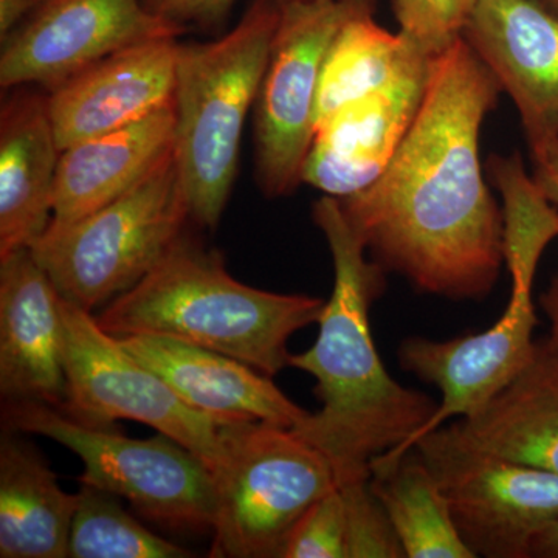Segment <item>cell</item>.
<instances>
[{
  "mask_svg": "<svg viewBox=\"0 0 558 558\" xmlns=\"http://www.w3.org/2000/svg\"><path fill=\"white\" fill-rule=\"evenodd\" d=\"M501 87L462 36L433 57L409 134L369 189L339 199L371 258L417 292L490 295L502 264V209L481 163V130Z\"/></svg>",
  "mask_w": 558,
  "mask_h": 558,
  "instance_id": "obj_1",
  "label": "cell"
},
{
  "mask_svg": "<svg viewBox=\"0 0 558 558\" xmlns=\"http://www.w3.org/2000/svg\"><path fill=\"white\" fill-rule=\"evenodd\" d=\"M333 260V289L307 351L289 366L311 374L322 402L293 432L328 459L339 487L368 483L371 461L399 449L427 425L439 403L389 376L371 330L369 311L385 289L384 267L368 259L365 242L339 199L323 196L312 209Z\"/></svg>",
  "mask_w": 558,
  "mask_h": 558,
  "instance_id": "obj_2",
  "label": "cell"
},
{
  "mask_svg": "<svg viewBox=\"0 0 558 558\" xmlns=\"http://www.w3.org/2000/svg\"><path fill=\"white\" fill-rule=\"evenodd\" d=\"M325 303L250 288L231 277L219 252L182 233L142 281L95 318L116 337H172L275 377L289 366L290 337L317 323Z\"/></svg>",
  "mask_w": 558,
  "mask_h": 558,
  "instance_id": "obj_3",
  "label": "cell"
},
{
  "mask_svg": "<svg viewBox=\"0 0 558 558\" xmlns=\"http://www.w3.org/2000/svg\"><path fill=\"white\" fill-rule=\"evenodd\" d=\"M278 21L277 0H253L219 39L179 44L174 150L190 220L202 229L215 230L229 204Z\"/></svg>",
  "mask_w": 558,
  "mask_h": 558,
  "instance_id": "obj_4",
  "label": "cell"
},
{
  "mask_svg": "<svg viewBox=\"0 0 558 558\" xmlns=\"http://www.w3.org/2000/svg\"><path fill=\"white\" fill-rule=\"evenodd\" d=\"M189 199L175 150L119 199L50 223L31 250L62 299L92 312L142 281L183 233Z\"/></svg>",
  "mask_w": 558,
  "mask_h": 558,
  "instance_id": "obj_5",
  "label": "cell"
},
{
  "mask_svg": "<svg viewBox=\"0 0 558 558\" xmlns=\"http://www.w3.org/2000/svg\"><path fill=\"white\" fill-rule=\"evenodd\" d=\"M226 457L213 472L216 517L209 557L281 558L312 505L339 488L322 451L292 428L220 422Z\"/></svg>",
  "mask_w": 558,
  "mask_h": 558,
  "instance_id": "obj_6",
  "label": "cell"
},
{
  "mask_svg": "<svg viewBox=\"0 0 558 558\" xmlns=\"http://www.w3.org/2000/svg\"><path fill=\"white\" fill-rule=\"evenodd\" d=\"M7 429L44 436L83 461L80 484L126 499L140 517L174 532H213L211 470L182 444L159 433L132 439L113 427H92L46 403L5 402Z\"/></svg>",
  "mask_w": 558,
  "mask_h": 558,
  "instance_id": "obj_7",
  "label": "cell"
},
{
  "mask_svg": "<svg viewBox=\"0 0 558 558\" xmlns=\"http://www.w3.org/2000/svg\"><path fill=\"white\" fill-rule=\"evenodd\" d=\"M279 21L255 110V175L267 197L301 185L315 131L326 54L341 28L376 0H278Z\"/></svg>",
  "mask_w": 558,
  "mask_h": 558,
  "instance_id": "obj_8",
  "label": "cell"
},
{
  "mask_svg": "<svg viewBox=\"0 0 558 558\" xmlns=\"http://www.w3.org/2000/svg\"><path fill=\"white\" fill-rule=\"evenodd\" d=\"M65 403L61 411L81 424L113 427L135 421L182 444L211 473L226 457L220 421L193 409L159 374L138 362L106 332L92 312L61 296Z\"/></svg>",
  "mask_w": 558,
  "mask_h": 558,
  "instance_id": "obj_9",
  "label": "cell"
},
{
  "mask_svg": "<svg viewBox=\"0 0 558 558\" xmlns=\"http://www.w3.org/2000/svg\"><path fill=\"white\" fill-rule=\"evenodd\" d=\"M502 258L510 275V299L490 328L458 339L410 337L400 343L402 369L435 385L442 400L424 428L399 449L373 459L371 468L391 465L449 418L468 417L483 409L534 355L538 318L532 292L542 255L524 247H506Z\"/></svg>",
  "mask_w": 558,
  "mask_h": 558,
  "instance_id": "obj_10",
  "label": "cell"
},
{
  "mask_svg": "<svg viewBox=\"0 0 558 558\" xmlns=\"http://www.w3.org/2000/svg\"><path fill=\"white\" fill-rule=\"evenodd\" d=\"M413 449L435 473L459 534L475 557L529 558L558 520V475L458 446L439 429Z\"/></svg>",
  "mask_w": 558,
  "mask_h": 558,
  "instance_id": "obj_11",
  "label": "cell"
},
{
  "mask_svg": "<svg viewBox=\"0 0 558 558\" xmlns=\"http://www.w3.org/2000/svg\"><path fill=\"white\" fill-rule=\"evenodd\" d=\"M185 32L143 0H46L2 39L0 86L50 92L117 51Z\"/></svg>",
  "mask_w": 558,
  "mask_h": 558,
  "instance_id": "obj_12",
  "label": "cell"
},
{
  "mask_svg": "<svg viewBox=\"0 0 558 558\" xmlns=\"http://www.w3.org/2000/svg\"><path fill=\"white\" fill-rule=\"evenodd\" d=\"M462 38L519 110L531 150L558 140V16L538 0H478Z\"/></svg>",
  "mask_w": 558,
  "mask_h": 558,
  "instance_id": "obj_13",
  "label": "cell"
},
{
  "mask_svg": "<svg viewBox=\"0 0 558 558\" xmlns=\"http://www.w3.org/2000/svg\"><path fill=\"white\" fill-rule=\"evenodd\" d=\"M179 38L138 44L47 92L61 150L146 119L174 101Z\"/></svg>",
  "mask_w": 558,
  "mask_h": 558,
  "instance_id": "obj_14",
  "label": "cell"
},
{
  "mask_svg": "<svg viewBox=\"0 0 558 558\" xmlns=\"http://www.w3.org/2000/svg\"><path fill=\"white\" fill-rule=\"evenodd\" d=\"M429 65L349 102L319 124L301 182L336 199L369 189L387 171L416 119Z\"/></svg>",
  "mask_w": 558,
  "mask_h": 558,
  "instance_id": "obj_15",
  "label": "cell"
},
{
  "mask_svg": "<svg viewBox=\"0 0 558 558\" xmlns=\"http://www.w3.org/2000/svg\"><path fill=\"white\" fill-rule=\"evenodd\" d=\"M0 395L65 403L61 293L31 248L0 258Z\"/></svg>",
  "mask_w": 558,
  "mask_h": 558,
  "instance_id": "obj_16",
  "label": "cell"
},
{
  "mask_svg": "<svg viewBox=\"0 0 558 558\" xmlns=\"http://www.w3.org/2000/svg\"><path fill=\"white\" fill-rule=\"evenodd\" d=\"M119 340L183 402L220 422L263 421L293 428L310 414L271 377L230 355L154 333H131Z\"/></svg>",
  "mask_w": 558,
  "mask_h": 558,
  "instance_id": "obj_17",
  "label": "cell"
},
{
  "mask_svg": "<svg viewBox=\"0 0 558 558\" xmlns=\"http://www.w3.org/2000/svg\"><path fill=\"white\" fill-rule=\"evenodd\" d=\"M7 92L0 109V258L31 248L49 229L61 157L47 92Z\"/></svg>",
  "mask_w": 558,
  "mask_h": 558,
  "instance_id": "obj_18",
  "label": "cell"
},
{
  "mask_svg": "<svg viewBox=\"0 0 558 558\" xmlns=\"http://www.w3.org/2000/svg\"><path fill=\"white\" fill-rule=\"evenodd\" d=\"M468 449L558 475V348L537 341L527 365L483 409L438 428Z\"/></svg>",
  "mask_w": 558,
  "mask_h": 558,
  "instance_id": "obj_19",
  "label": "cell"
},
{
  "mask_svg": "<svg viewBox=\"0 0 558 558\" xmlns=\"http://www.w3.org/2000/svg\"><path fill=\"white\" fill-rule=\"evenodd\" d=\"M175 146L174 101L61 150L50 223L75 222L142 182Z\"/></svg>",
  "mask_w": 558,
  "mask_h": 558,
  "instance_id": "obj_20",
  "label": "cell"
},
{
  "mask_svg": "<svg viewBox=\"0 0 558 558\" xmlns=\"http://www.w3.org/2000/svg\"><path fill=\"white\" fill-rule=\"evenodd\" d=\"M76 494L16 432L0 440V557L65 558Z\"/></svg>",
  "mask_w": 558,
  "mask_h": 558,
  "instance_id": "obj_21",
  "label": "cell"
},
{
  "mask_svg": "<svg viewBox=\"0 0 558 558\" xmlns=\"http://www.w3.org/2000/svg\"><path fill=\"white\" fill-rule=\"evenodd\" d=\"M432 60L402 33L377 24L374 13L352 17L333 39L323 64L315 130L349 102L398 83Z\"/></svg>",
  "mask_w": 558,
  "mask_h": 558,
  "instance_id": "obj_22",
  "label": "cell"
},
{
  "mask_svg": "<svg viewBox=\"0 0 558 558\" xmlns=\"http://www.w3.org/2000/svg\"><path fill=\"white\" fill-rule=\"evenodd\" d=\"M374 492L407 558H476L459 534L450 506L421 451L387 468H371Z\"/></svg>",
  "mask_w": 558,
  "mask_h": 558,
  "instance_id": "obj_23",
  "label": "cell"
},
{
  "mask_svg": "<svg viewBox=\"0 0 558 558\" xmlns=\"http://www.w3.org/2000/svg\"><path fill=\"white\" fill-rule=\"evenodd\" d=\"M70 558H186L191 550L143 526L109 492L81 484L70 527Z\"/></svg>",
  "mask_w": 558,
  "mask_h": 558,
  "instance_id": "obj_24",
  "label": "cell"
},
{
  "mask_svg": "<svg viewBox=\"0 0 558 558\" xmlns=\"http://www.w3.org/2000/svg\"><path fill=\"white\" fill-rule=\"evenodd\" d=\"M478 0H392L400 33L422 53L436 57L461 36Z\"/></svg>",
  "mask_w": 558,
  "mask_h": 558,
  "instance_id": "obj_25",
  "label": "cell"
},
{
  "mask_svg": "<svg viewBox=\"0 0 558 558\" xmlns=\"http://www.w3.org/2000/svg\"><path fill=\"white\" fill-rule=\"evenodd\" d=\"M347 508L348 558L405 557L398 534L368 483L339 487Z\"/></svg>",
  "mask_w": 558,
  "mask_h": 558,
  "instance_id": "obj_26",
  "label": "cell"
},
{
  "mask_svg": "<svg viewBox=\"0 0 558 558\" xmlns=\"http://www.w3.org/2000/svg\"><path fill=\"white\" fill-rule=\"evenodd\" d=\"M281 558H348L347 508L339 488L318 499L296 521Z\"/></svg>",
  "mask_w": 558,
  "mask_h": 558,
  "instance_id": "obj_27",
  "label": "cell"
},
{
  "mask_svg": "<svg viewBox=\"0 0 558 558\" xmlns=\"http://www.w3.org/2000/svg\"><path fill=\"white\" fill-rule=\"evenodd\" d=\"M146 9L183 31H216L226 25L236 0H143Z\"/></svg>",
  "mask_w": 558,
  "mask_h": 558,
  "instance_id": "obj_28",
  "label": "cell"
},
{
  "mask_svg": "<svg viewBox=\"0 0 558 558\" xmlns=\"http://www.w3.org/2000/svg\"><path fill=\"white\" fill-rule=\"evenodd\" d=\"M534 161L535 182L550 202L558 208V140L531 150Z\"/></svg>",
  "mask_w": 558,
  "mask_h": 558,
  "instance_id": "obj_29",
  "label": "cell"
},
{
  "mask_svg": "<svg viewBox=\"0 0 558 558\" xmlns=\"http://www.w3.org/2000/svg\"><path fill=\"white\" fill-rule=\"evenodd\" d=\"M539 306L549 322L548 339L558 348V267L550 278L548 288L539 295Z\"/></svg>",
  "mask_w": 558,
  "mask_h": 558,
  "instance_id": "obj_30",
  "label": "cell"
},
{
  "mask_svg": "<svg viewBox=\"0 0 558 558\" xmlns=\"http://www.w3.org/2000/svg\"><path fill=\"white\" fill-rule=\"evenodd\" d=\"M529 557L558 558V520L535 535L529 548Z\"/></svg>",
  "mask_w": 558,
  "mask_h": 558,
  "instance_id": "obj_31",
  "label": "cell"
},
{
  "mask_svg": "<svg viewBox=\"0 0 558 558\" xmlns=\"http://www.w3.org/2000/svg\"><path fill=\"white\" fill-rule=\"evenodd\" d=\"M538 2H542L543 5L546 7V9H549L553 11V13H556L558 16V0H538Z\"/></svg>",
  "mask_w": 558,
  "mask_h": 558,
  "instance_id": "obj_32",
  "label": "cell"
},
{
  "mask_svg": "<svg viewBox=\"0 0 558 558\" xmlns=\"http://www.w3.org/2000/svg\"><path fill=\"white\" fill-rule=\"evenodd\" d=\"M24 2L27 3L28 9L33 11L36 7H39L40 3L46 2V0H24Z\"/></svg>",
  "mask_w": 558,
  "mask_h": 558,
  "instance_id": "obj_33",
  "label": "cell"
},
{
  "mask_svg": "<svg viewBox=\"0 0 558 558\" xmlns=\"http://www.w3.org/2000/svg\"><path fill=\"white\" fill-rule=\"evenodd\" d=\"M277 2H278V0H277Z\"/></svg>",
  "mask_w": 558,
  "mask_h": 558,
  "instance_id": "obj_34",
  "label": "cell"
}]
</instances>
